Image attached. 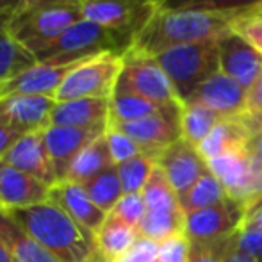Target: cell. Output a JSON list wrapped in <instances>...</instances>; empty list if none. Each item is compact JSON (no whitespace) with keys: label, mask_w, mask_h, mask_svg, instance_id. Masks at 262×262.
Segmentation results:
<instances>
[{"label":"cell","mask_w":262,"mask_h":262,"mask_svg":"<svg viewBox=\"0 0 262 262\" xmlns=\"http://www.w3.org/2000/svg\"><path fill=\"white\" fill-rule=\"evenodd\" d=\"M228 194L225 191L223 184L220 182L216 175L212 171H205L200 179L196 180L193 187L187 191L186 194L179 198L180 209L184 214H189L193 210H200V209H207L212 205L221 204L223 200H227Z\"/></svg>","instance_id":"cell-29"},{"label":"cell","mask_w":262,"mask_h":262,"mask_svg":"<svg viewBox=\"0 0 262 262\" xmlns=\"http://www.w3.org/2000/svg\"><path fill=\"white\" fill-rule=\"evenodd\" d=\"M164 6L166 0H80L86 20L111 29L130 43Z\"/></svg>","instance_id":"cell-8"},{"label":"cell","mask_w":262,"mask_h":262,"mask_svg":"<svg viewBox=\"0 0 262 262\" xmlns=\"http://www.w3.org/2000/svg\"><path fill=\"white\" fill-rule=\"evenodd\" d=\"M105 139H107V146H109V152H111V157H113L114 164H121V162L143 154L141 146H139L134 139H130L127 134H123V132H120L114 127H107Z\"/></svg>","instance_id":"cell-38"},{"label":"cell","mask_w":262,"mask_h":262,"mask_svg":"<svg viewBox=\"0 0 262 262\" xmlns=\"http://www.w3.org/2000/svg\"><path fill=\"white\" fill-rule=\"evenodd\" d=\"M130 47L132 43L123 36L82 18L66 32H62L52 45L36 54V59L38 62L52 61L59 64H70L104 52L125 54Z\"/></svg>","instance_id":"cell-5"},{"label":"cell","mask_w":262,"mask_h":262,"mask_svg":"<svg viewBox=\"0 0 262 262\" xmlns=\"http://www.w3.org/2000/svg\"><path fill=\"white\" fill-rule=\"evenodd\" d=\"M184 220L186 216L180 207L146 210L145 217L138 227V235L150 241L162 243L164 239L173 237L177 234H184Z\"/></svg>","instance_id":"cell-28"},{"label":"cell","mask_w":262,"mask_h":262,"mask_svg":"<svg viewBox=\"0 0 262 262\" xmlns=\"http://www.w3.org/2000/svg\"><path fill=\"white\" fill-rule=\"evenodd\" d=\"M107 128H77V127H61V125H50L43 130L47 150H49L50 161L54 164L55 179L62 182L68 175V169L75 157L86 148L88 145L105 134Z\"/></svg>","instance_id":"cell-14"},{"label":"cell","mask_w":262,"mask_h":262,"mask_svg":"<svg viewBox=\"0 0 262 262\" xmlns=\"http://www.w3.org/2000/svg\"><path fill=\"white\" fill-rule=\"evenodd\" d=\"M111 166H114V162L113 157H111L107 139L104 134L98 139H95L91 145H88L75 157V161L70 166L68 175H66L64 180H70V182H75V184H84L93 179V177H97L98 173L105 171Z\"/></svg>","instance_id":"cell-25"},{"label":"cell","mask_w":262,"mask_h":262,"mask_svg":"<svg viewBox=\"0 0 262 262\" xmlns=\"http://www.w3.org/2000/svg\"><path fill=\"white\" fill-rule=\"evenodd\" d=\"M252 132L246 127L243 116L239 118H221L220 123L210 130V134L198 145V152L205 161L225 156L232 152L248 150Z\"/></svg>","instance_id":"cell-21"},{"label":"cell","mask_w":262,"mask_h":262,"mask_svg":"<svg viewBox=\"0 0 262 262\" xmlns=\"http://www.w3.org/2000/svg\"><path fill=\"white\" fill-rule=\"evenodd\" d=\"M235 248L239 252L246 253L252 259H262V232L253 230V228H239Z\"/></svg>","instance_id":"cell-40"},{"label":"cell","mask_w":262,"mask_h":262,"mask_svg":"<svg viewBox=\"0 0 262 262\" xmlns=\"http://www.w3.org/2000/svg\"><path fill=\"white\" fill-rule=\"evenodd\" d=\"M7 212L59 262H86L97 250L95 234L52 202Z\"/></svg>","instance_id":"cell-2"},{"label":"cell","mask_w":262,"mask_h":262,"mask_svg":"<svg viewBox=\"0 0 262 262\" xmlns=\"http://www.w3.org/2000/svg\"><path fill=\"white\" fill-rule=\"evenodd\" d=\"M156 166L157 161L146 154H139V156L128 159L121 164H116L118 175H120L121 186H123V193H141Z\"/></svg>","instance_id":"cell-32"},{"label":"cell","mask_w":262,"mask_h":262,"mask_svg":"<svg viewBox=\"0 0 262 262\" xmlns=\"http://www.w3.org/2000/svg\"><path fill=\"white\" fill-rule=\"evenodd\" d=\"M114 91L134 93L162 109L184 107L177 97L171 80L168 79L157 59L136 49H128L123 54V68L118 77Z\"/></svg>","instance_id":"cell-6"},{"label":"cell","mask_w":262,"mask_h":262,"mask_svg":"<svg viewBox=\"0 0 262 262\" xmlns=\"http://www.w3.org/2000/svg\"><path fill=\"white\" fill-rule=\"evenodd\" d=\"M241 228H253V230L262 232V200L246 209V216Z\"/></svg>","instance_id":"cell-43"},{"label":"cell","mask_w":262,"mask_h":262,"mask_svg":"<svg viewBox=\"0 0 262 262\" xmlns=\"http://www.w3.org/2000/svg\"><path fill=\"white\" fill-rule=\"evenodd\" d=\"M157 166L164 171L179 198L186 194L205 171H209L207 161L200 156L196 146L189 145L182 138L162 150L157 157Z\"/></svg>","instance_id":"cell-13"},{"label":"cell","mask_w":262,"mask_h":262,"mask_svg":"<svg viewBox=\"0 0 262 262\" xmlns=\"http://www.w3.org/2000/svg\"><path fill=\"white\" fill-rule=\"evenodd\" d=\"M262 0H166V9H200V11H241L255 7Z\"/></svg>","instance_id":"cell-35"},{"label":"cell","mask_w":262,"mask_h":262,"mask_svg":"<svg viewBox=\"0 0 262 262\" xmlns=\"http://www.w3.org/2000/svg\"><path fill=\"white\" fill-rule=\"evenodd\" d=\"M79 62V61H77ZM77 62L59 64L52 61L36 62L31 68L21 72L0 90V97L9 95H34V97H55L64 77L77 66Z\"/></svg>","instance_id":"cell-16"},{"label":"cell","mask_w":262,"mask_h":262,"mask_svg":"<svg viewBox=\"0 0 262 262\" xmlns=\"http://www.w3.org/2000/svg\"><path fill=\"white\" fill-rule=\"evenodd\" d=\"M156 114H182V109H162L145 98L127 91H114L111 97L109 123H127Z\"/></svg>","instance_id":"cell-27"},{"label":"cell","mask_w":262,"mask_h":262,"mask_svg":"<svg viewBox=\"0 0 262 262\" xmlns=\"http://www.w3.org/2000/svg\"><path fill=\"white\" fill-rule=\"evenodd\" d=\"M2 162L36 177L41 182L49 184L50 187L57 184L54 164L50 161L49 150L43 139V132H31V134L21 136L4 156Z\"/></svg>","instance_id":"cell-19"},{"label":"cell","mask_w":262,"mask_h":262,"mask_svg":"<svg viewBox=\"0 0 262 262\" xmlns=\"http://www.w3.org/2000/svg\"><path fill=\"white\" fill-rule=\"evenodd\" d=\"M235 11L161 9L139 32L130 49L157 57L159 54L180 45L209 41L230 31Z\"/></svg>","instance_id":"cell-1"},{"label":"cell","mask_w":262,"mask_h":262,"mask_svg":"<svg viewBox=\"0 0 262 262\" xmlns=\"http://www.w3.org/2000/svg\"><path fill=\"white\" fill-rule=\"evenodd\" d=\"M216 41L220 70L248 91L262 75V54L232 29L221 34Z\"/></svg>","instance_id":"cell-12"},{"label":"cell","mask_w":262,"mask_h":262,"mask_svg":"<svg viewBox=\"0 0 262 262\" xmlns=\"http://www.w3.org/2000/svg\"><path fill=\"white\" fill-rule=\"evenodd\" d=\"M248 150L262 159V132H257V134L252 136V139L248 143Z\"/></svg>","instance_id":"cell-48"},{"label":"cell","mask_w":262,"mask_h":262,"mask_svg":"<svg viewBox=\"0 0 262 262\" xmlns=\"http://www.w3.org/2000/svg\"><path fill=\"white\" fill-rule=\"evenodd\" d=\"M257 7H259V9H262V4H259V6H257Z\"/></svg>","instance_id":"cell-52"},{"label":"cell","mask_w":262,"mask_h":262,"mask_svg":"<svg viewBox=\"0 0 262 262\" xmlns=\"http://www.w3.org/2000/svg\"><path fill=\"white\" fill-rule=\"evenodd\" d=\"M259 113H262V75L248 90V102H246V114L253 116Z\"/></svg>","instance_id":"cell-42"},{"label":"cell","mask_w":262,"mask_h":262,"mask_svg":"<svg viewBox=\"0 0 262 262\" xmlns=\"http://www.w3.org/2000/svg\"><path fill=\"white\" fill-rule=\"evenodd\" d=\"M123 68V54L104 52L82 59L64 77L55 93V102L79 98H111Z\"/></svg>","instance_id":"cell-7"},{"label":"cell","mask_w":262,"mask_h":262,"mask_svg":"<svg viewBox=\"0 0 262 262\" xmlns=\"http://www.w3.org/2000/svg\"><path fill=\"white\" fill-rule=\"evenodd\" d=\"M86 262H111L109 259H107V257L104 255V253H102L100 252V250H95V252H93V255H91L90 257V259H88Z\"/></svg>","instance_id":"cell-50"},{"label":"cell","mask_w":262,"mask_h":262,"mask_svg":"<svg viewBox=\"0 0 262 262\" xmlns=\"http://www.w3.org/2000/svg\"><path fill=\"white\" fill-rule=\"evenodd\" d=\"M243 120H245L246 127L250 128V132H252V134L262 132V113L253 114V116H250V114H243Z\"/></svg>","instance_id":"cell-46"},{"label":"cell","mask_w":262,"mask_h":262,"mask_svg":"<svg viewBox=\"0 0 262 262\" xmlns=\"http://www.w3.org/2000/svg\"><path fill=\"white\" fill-rule=\"evenodd\" d=\"M138 230L130 225L123 223L118 217L107 214L105 223L100 230L95 234L97 248L109 259L111 262H118L138 241Z\"/></svg>","instance_id":"cell-26"},{"label":"cell","mask_w":262,"mask_h":262,"mask_svg":"<svg viewBox=\"0 0 262 262\" xmlns=\"http://www.w3.org/2000/svg\"><path fill=\"white\" fill-rule=\"evenodd\" d=\"M220 114L210 111L209 107L200 104H186L182 107V118H180L182 139H186L189 145L198 148V145L220 123Z\"/></svg>","instance_id":"cell-30"},{"label":"cell","mask_w":262,"mask_h":262,"mask_svg":"<svg viewBox=\"0 0 262 262\" xmlns=\"http://www.w3.org/2000/svg\"><path fill=\"white\" fill-rule=\"evenodd\" d=\"M11 20H0V90L6 82L20 75L27 68L38 62L36 55L29 52L24 45L13 38V34L7 29V21Z\"/></svg>","instance_id":"cell-24"},{"label":"cell","mask_w":262,"mask_h":262,"mask_svg":"<svg viewBox=\"0 0 262 262\" xmlns=\"http://www.w3.org/2000/svg\"><path fill=\"white\" fill-rule=\"evenodd\" d=\"M50 186L0 161V209L14 210L49 202Z\"/></svg>","instance_id":"cell-17"},{"label":"cell","mask_w":262,"mask_h":262,"mask_svg":"<svg viewBox=\"0 0 262 262\" xmlns=\"http://www.w3.org/2000/svg\"><path fill=\"white\" fill-rule=\"evenodd\" d=\"M111 116V98H79L57 102L50 116V125L77 128H107Z\"/></svg>","instance_id":"cell-20"},{"label":"cell","mask_w":262,"mask_h":262,"mask_svg":"<svg viewBox=\"0 0 262 262\" xmlns=\"http://www.w3.org/2000/svg\"><path fill=\"white\" fill-rule=\"evenodd\" d=\"M82 18L80 0H43L16 11L7 21V29L20 45L36 55Z\"/></svg>","instance_id":"cell-3"},{"label":"cell","mask_w":262,"mask_h":262,"mask_svg":"<svg viewBox=\"0 0 262 262\" xmlns=\"http://www.w3.org/2000/svg\"><path fill=\"white\" fill-rule=\"evenodd\" d=\"M257 262H262V259H260V260H257Z\"/></svg>","instance_id":"cell-53"},{"label":"cell","mask_w":262,"mask_h":262,"mask_svg":"<svg viewBox=\"0 0 262 262\" xmlns=\"http://www.w3.org/2000/svg\"><path fill=\"white\" fill-rule=\"evenodd\" d=\"M52 97L34 95H9L0 97V125L20 136L43 132L50 127V116L55 107Z\"/></svg>","instance_id":"cell-10"},{"label":"cell","mask_w":262,"mask_h":262,"mask_svg":"<svg viewBox=\"0 0 262 262\" xmlns=\"http://www.w3.org/2000/svg\"><path fill=\"white\" fill-rule=\"evenodd\" d=\"M246 102H248V91L237 80L217 70L194 91V95L186 104L205 105L221 118H239L246 114Z\"/></svg>","instance_id":"cell-15"},{"label":"cell","mask_w":262,"mask_h":262,"mask_svg":"<svg viewBox=\"0 0 262 262\" xmlns=\"http://www.w3.org/2000/svg\"><path fill=\"white\" fill-rule=\"evenodd\" d=\"M14 14V11H11V9H7L4 4H0V20H6V18H9V16H13Z\"/></svg>","instance_id":"cell-51"},{"label":"cell","mask_w":262,"mask_h":262,"mask_svg":"<svg viewBox=\"0 0 262 262\" xmlns=\"http://www.w3.org/2000/svg\"><path fill=\"white\" fill-rule=\"evenodd\" d=\"M180 118L182 114H156L127 123H109V127L127 134L141 146L143 154L157 161L162 150L182 138Z\"/></svg>","instance_id":"cell-11"},{"label":"cell","mask_w":262,"mask_h":262,"mask_svg":"<svg viewBox=\"0 0 262 262\" xmlns=\"http://www.w3.org/2000/svg\"><path fill=\"white\" fill-rule=\"evenodd\" d=\"M159 243L145 237H138L130 250L118 262H157Z\"/></svg>","instance_id":"cell-41"},{"label":"cell","mask_w":262,"mask_h":262,"mask_svg":"<svg viewBox=\"0 0 262 262\" xmlns=\"http://www.w3.org/2000/svg\"><path fill=\"white\" fill-rule=\"evenodd\" d=\"M143 200H145L146 210L152 209H168V207H180L179 196L171 187L169 180L166 179L164 171L156 166L150 175L148 182L145 184L141 191Z\"/></svg>","instance_id":"cell-33"},{"label":"cell","mask_w":262,"mask_h":262,"mask_svg":"<svg viewBox=\"0 0 262 262\" xmlns=\"http://www.w3.org/2000/svg\"><path fill=\"white\" fill-rule=\"evenodd\" d=\"M39 2H43V0H0V4H4L7 9L14 11V13L20 9H25V7L34 6V4H39Z\"/></svg>","instance_id":"cell-45"},{"label":"cell","mask_w":262,"mask_h":262,"mask_svg":"<svg viewBox=\"0 0 262 262\" xmlns=\"http://www.w3.org/2000/svg\"><path fill=\"white\" fill-rule=\"evenodd\" d=\"M189 252L191 241L184 234H177L159 243L157 262H187Z\"/></svg>","instance_id":"cell-39"},{"label":"cell","mask_w":262,"mask_h":262,"mask_svg":"<svg viewBox=\"0 0 262 262\" xmlns=\"http://www.w3.org/2000/svg\"><path fill=\"white\" fill-rule=\"evenodd\" d=\"M237 232H235L234 235L216 239V241L191 243V252H189L187 262H225V257H227L228 252L235 246Z\"/></svg>","instance_id":"cell-36"},{"label":"cell","mask_w":262,"mask_h":262,"mask_svg":"<svg viewBox=\"0 0 262 262\" xmlns=\"http://www.w3.org/2000/svg\"><path fill=\"white\" fill-rule=\"evenodd\" d=\"M20 138L21 136L18 134V132H14V130H11V128L4 127V125H0V161H2L4 156L11 150V146H13Z\"/></svg>","instance_id":"cell-44"},{"label":"cell","mask_w":262,"mask_h":262,"mask_svg":"<svg viewBox=\"0 0 262 262\" xmlns=\"http://www.w3.org/2000/svg\"><path fill=\"white\" fill-rule=\"evenodd\" d=\"M109 214L138 230L139 223H141L146 214V205L145 200H143V194L141 193L123 194L121 200L114 205V209Z\"/></svg>","instance_id":"cell-37"},{"label":"cell","mask_w":262,"mask_h":262,"mask_svg":"<svg viewBox=\"0 0 262 262\" xmlns=\"http://www.w3.org/2000/svg\"><path fill=\"white\" fill-rule=\"evenodd\" d=\"M184 235L191 243L216 241L234 235L243 227L246 207L228 196L221 204L184 214Z\"/></svg>","instance_id":"cell-9"},{"label":"cell","mask_w":262,"mask_h":262,"mask_svg":"<svg viewBox=\"0 0 262 262\" xmlns=\"http://www.w3.org/2000/svg\"><path fill=\"white\" fill-rule=\"evenodd\" d=\"M49 202L61 207L72 220H75L91 234H97L107 220V212L95 205L86 189L80 184L70 180H62L50 187Z\"/></svg>","instance_id":"cell-18"},{"label":"cell","mask_w":262,"mask_h":262,"mask_svg":"<svg viewBox=\"0 0 262 262\" xmlns=\"http://www.w3.org/2000/svg\"><path fill=\"white\" fill-rule=\"evenodd\" d=\"M230 29L262 54V9L255 6L235 11Z\"/></svg>","instance_id":"cell-34"},{"label":"cell","mask_w":262,"mask_h":262,"mask_svg":"<svg viewBox=\"0 0 262 262\" xmlns=\"http://www.w3.org/2000/svg\"><path fill=\"white\" fill-rule=\"evenodd\" d=\"M0 262H16L13 257V253L7 250V246L2 243V239H0Z\"/></svg>","instance_id":"cell-49"},{"label":"cell","mask_w":262,"mask_h":262,"mask_svg":"<svg viewBox=\"0 0 262 262\" xmlns=\"http://www.w3.org/2000/svg\"><path fill=\"white\" fill-rule=\"evenodd\" d=\"M86 189V193L90 194V198L95 202L97 207H100L104 212L109 214L114 209V205L121 200L123 196V186H121L120 175H118L116 164L107 168L105 171L98 173L97 177H93L88 182L80 184Z\"/></svg>","instance_id":"cell-31"},{"label":"cell","mask_w":262,"mask_h":262,"mask_svg":"<svg viewBox=\"0 0 262 262\" xmlns=\"http://www.w3.org/2000/svg\"><path fill=\"white\" fill-rule=\"evenodd\" d=\"M216 39L173 47L156 57L168 79L171 80L182 105L210 75L220 70V52Z\"/></svg>","instance_id":"cell-4"},{"label":"cell","mask_w":262,"mask_h":262,"mask_svg":"<svg viewBox=\"0 0 262 262\" xmlns=\"http://www.w3.org/2000/svg\"><path fill=\"white\" fill-rule=\"evenodd\" d=\"M235 241H237V239H235ZM225 262H257V260L252 259L250 255H246V253L239 252V250L234 246V248L228 252V255L225 257Z\"/></svg>","instance_id":"cell-47"},{"label":"cell","mask_w":262,"mask_h":262,"mask_svg":"<svg viewBox=\"0 0 262 262\" xmlns=\"http://www.w3.org/2000/svg\"><path fill=\"white\" fill-rule=\"evenodd\" d=\"M0 239L16 262H59L4 209H0Z\"/></svg>","instance_id":"cell-22"},{"label":"cell","mask_w":262,"mask_h":262,"mask_svg":"<svg viewBox=\"0 0 262 262\" xmlns=\"http://www.w3.org/2000/svg\"><path fill=\"white\" fill-rule=\"evenodd\" d=\"M207 164L210 171L223 184L228 196L237 200L250 177V168H252V154H250V150L214 157L207 161Z\"/></svg>","instance_id":"cell-23"}]
</instances>
